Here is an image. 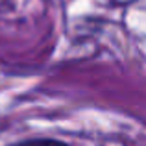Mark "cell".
<instances>
[{"mask_svg":"<svg viewBox=\"0 0 146 146\" xmlns=\"http://www.w3.org/2000/svg\"><path fill=\"white\" fill-rule=\"evenodd\" d=\"M13 146H68L61 141H54V139H32V141H22L19 144Z\"/></svg>","mask_w":146,"mask_h":146,"instance_id":"obj_1","label":"cell"}]
</instances>
